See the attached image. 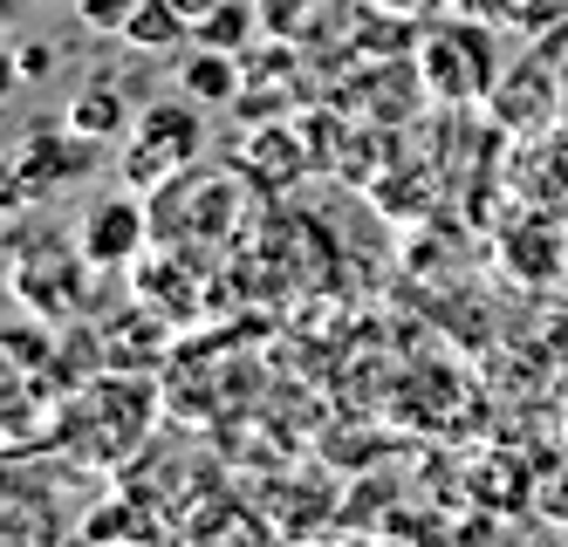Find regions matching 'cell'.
I'll list each match as a JSON object with an SVG mask.
<instances>
[{"mask_svg":"<svg viewBox=\"0 0 568 547\" xmlns=\"http://www.w3.org/2000/svg\"><path fill=\"white\" fill-rule=\"evenodd\" d=\"M308 164H315V158L302 151V138H295V131H281V123H274V131H261V138L247 144V172H254L267 192H288V185L308 172Z\"/></svg>","mask_w":568,"mask_h":547,"instance_id":"cell-11","label":"cell"},{"mask_svg":"<svg viewBox=\"0 0 568 547\" xmlns=\"http://www.w3.org/2000/svg\"><path fill=\"white\" fill-rule=\"evenodd\" d=\"M103 144H110V138H90V131H75V123H62V131H34V138L14 151L8 205H28L34 192H49V185H75V179H90L97 164H103Z\"/></svg>","mask_w":568,"mask_h":547,"instance_id":"cell-4","label":"cell"},{"mask_svg":"<svg viewBox=\"0 0 568 547\" xmlns=\"http://www.w3.org/2000/svg\"><path fill=\"white\" fill-rule=\"evenodd\" d=\"M494 123H507V131H527L535 138L541 123H555L561 117V69H555V55L548 49H535L514 75H500L494 82Z\"/></svg>","mask_w":568,"mask_h":547,"instance_id":"cell-5","label":"cell"},{"mask_svg":"<svg viewBox=\"0 0 568 547\" xmlns=\"http://www.w3.org/2000/svg\"><path fill=\"white\" fill-rule=\"evenodd\" d=\"M144 425H151V384H110V376H97V384L55 417V438L69 452L97 458V466H116V458L138 452Z\"/></svg>","mask_w":568,"mask_h":547,"instance_id":"cell-1","label":"cell"},{"mask_svg":"<svg viewBox=\"0 0 568 547\" xmlns=\"http://www.w3.org/2000/svg\"><path fill=\"white\" fill-rule=\"evenodd\" d=\"M213 8H220V0H179V14H185V21H192V28H199V21H206V14H213Z\"/></svg>","mask_w":568,"mask_h":547,"instance_id":"cell-22","label":"cell"},{"mask_svg":"<svg viewBox=\"0 0 568 547\" xmlns=\"http://www.w3.org/2000/svg\"><path fill=\"white\" fill-rule=\"evenodd\" d=\"M179 274H185V261H179V254H165V261H151V267L138 274V294H144L151 308H165V294H172V315L185 322V315H192V294H185V281H179Z\"/></svg>","mask_w":568,"mask_h":547,"instance_id":"cell-16","label":"cell"},{"mask_svg":"<svg viewBox=\"0 0 568 547\" xmlns=\"http://www.w3.org/2000/svg\"><path fill=\"white\" fill-rule=\"evenodd\" d=\"M151 233H158L151 226V205L103 199V205H90V220H83V254H90V267H131Z\"/></svg>","mask_w":568,"mask_h":547,"instance_id":"cell-6","label":"cell"},{"mask_svg":"<svg viewBox=\"0 0 568 547\" xmlns=\"http://www.w3.org/2000/svg\"><path fill=\"white\" fill-rule=\"evenodd\" d=\"M179 90L192 97V103H206V110H226V103H240V90H247V69H240V55H226V49H192L179 55Z\"/></svg>","mask_w":568,"mask_h":547,"instance_id":"cell-8","label":"cell"},{"mask_svg":"<svg viewBox=\"0 0 568 547\" xmlns=\"http://www.w3.org/2000/svg\"><path fill=\"white\" fill-rule=\"evenodd\" d=\"M261 21H267L274 34H302V21H308V0H261Z\"/></svg>","mask_w":568,"mask_h":547,"instance_id":"cell-18","label":"cell"},{"mask_svg":"<svg viewBox=\"0 0 568 547\" xmlns=\"http://www.w3.org/2000/svg\"><path fill=\"white\" fill-rule=\"evenodd\" d=\"M49 62H55V49H49V41H21V62H14V75H49Z\"/></svg>","mask_w":568,"mask_h":547,"instance_id":"cell-20","label":"cell"},{"mask_svg":"<svg viewBox=\"0 0 568 547\" xmlns=\"http://www.w3.org/2000/svg\"><path fill=\"white\" fill-rule=\"evenodd\" d=\"M418 90H425V69H412V62L390 55V69H363V82H343L336 97L343 103H371L363 117L384 131V123H404V117L418 110Z\"/></svg>","mask_w":568,"mask_h":547,"instance_id":"cell-7","label":"cell"},{"mask_svg":"<svg viewBox=\"0 0 568 547\" xmlns=\"http://www.w3.org/2000/svg\"><path fill=\"white\" fill-rule=\"evenodd\" d=\"M418 69H425V90L438 103H486L500 82V62H494V28L479 14H459V21H438L418 34Z\"/></svg>","mask_w":568,"mask_h":547,"instance_id":"cell-2","label":"cell"},{"mask_svg":"<svg viewBox=\"0 0 568 547\" xmlns=\"http://www.w3.org/2000/svg\"><path fill=\"white\" fill-rule=\"evenodd\" d=\"M254 14H261V8H247V0H220V8L192 28V41H199V49H226V55H240V49H247V34H254Z\"/></svg>","mask_w":568,"mask_h":547,"instance_id":"cell-14","label":"cell"},{"mask_svg":"<svg viewBox=\"0 0 568 547\" xmlns=\"http://www.w3.org/2000/svg\"><path fill=\"white\" fill-rule=\"evenodd\" d=\"M8 350H14V363H42V356H55L34 328H14V335H8Z\"/></svg>","mask_w":568,"mask_h":547,"instance_id":"cell-21","label":"cell"},{"mask_svg":"<svg viewBox=\"0 0 568 547\" xmlns=\"http://www.w3.org/2000/svg\"><path fill=\"white\" fill-rule=\"evenodd\" d=\"M199 110L206 103H192L185 90L172 103H151L138 117V131H131V151H124V179L138 192H158L172 172H185V164L199 158V144H206V123H199Z\"/></svg>","mask_w":568,"mask_h":547,"instance_id":"cell-3","label":"cell"},{"mask_svg":"<svg viewBox=\"0 0 568 547\" xmlns=\"http://www.w3.org/2000/svg\"><path fill=\"white\" fill-rule=\"evenodd\" d=\"M535 164H541V172H514V185L535 199L541 213L568 220V131L548 138V144H535Z\"/></svg>","mask_w":568,"mask_h":547,"instance_id":"cell-12","label":"cell"},{"mask_svg":"<svg viewBox=\"0 0 568 547\" xmlns=\"http://www.w3.org/2000/svg\"><path fill=\"white\" fill-rule=\"evenodd\" d=\"M75 14H83L97 34H124V21L138 14V0H75Z\"/></svg>","mask_w":568,"mask_h":547,"instance_id":"cell-17","label":"cell"},{"mask_svg":"<svg viewBox=\"0 0 568 547\" xmlns=\"http://www.w3.org/2000/svg\"><path fill=\"white\" fill-rule=\"evenodd\" d=\"M69 123H75V131H90V138H124L131 131V110H124V97H116V82H90V90H75Z\"/></svg>","mask_w":568,"mask_h":547,"instance_id":"cell-13","label":"cell"},{"mask_svg":"<svg viewBox=\"0 0 568 547\" xmlns=\"http://www.w3.org/2000/svg\"><path fill=\"white\" fill-rule=\"evenodd\" d=\"M83 267H90V254L83 261H28L21 274H14V287H21V302H34L42 315H69L75 302H83Z\"/></svg>","mask_w":568,"mask_h":547,"instance_id":"cell-9","label":"cell"},{"mask_svg":"<svg viewBox=\"0 0 568 547\" xmlns=\"http://www.w3.org/2000/svg\"><path fill=\"white\" fill-rule=\"evenodd\" d=\"M75 534H83V540H124V534H158V520L138 514L131 493H124V499H103V507H90V520L75 527Z\"/></svg>","mask_w":568,"mask_h":547,"instance_id":"cell-15","label":"cell"},{"mask_svg":"<svg viewBox=\"0 0 568 547\" xmlns=\"http://www.w3.org/2000/svg\"><path fill=\"white\" fill-rule=\"evenodd\" d=\"M541 49H548V41H541ZM555 55V49H548ZM555 69H561V117H568V55H555Z\"/></svg>","mask_w":568,"mask_h":547,"instance_id":"cell-23","label":"cell"},{"mask_svg":"<svg viewBox=\"0 0 568 547\" xmlns=\"http://www.w3.org/2000/svg\"><path fill=\"white\" fill-rule=\"evenodd\" d=\"M124 41L131 49H144V55H185L192 49V21L179 14V0H138V14L124 21Z\"/></svg>","mask_w":568,"mask_h":547,"instance_id":"cell-10","label":"cell"},{"mask_svg":"<svg viewBox=\"0 0 568 547\" xmlns=\"http://www.w3.org/2000/svg\"><path fill=\"white\" fill-rule=\"evenodd\" d=\"M384 14H404V21H425V14H453V0H377Z\"/></svg>","mask_w":568,"mask_h":547,"instance_id":"cell-19","label":"cell"}]
</instances>
